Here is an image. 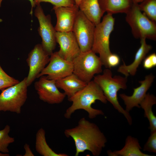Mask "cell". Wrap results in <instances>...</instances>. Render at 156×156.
I'll list each match as a JSON object with an SVG mask.
<instances>
[{
  "label": "cell",
  "mask_w": 156,
  "mask_h": 156,
  "mask_svg": "<svg viewBox=\"0 0 156 156\" xmlns=\"http://www.w3.org/2000/svg\"><path fill=\"white\" fill-rule=\"evenodd\" d=\"M64 134L66 137H71L74 141L75 156L86 151L90 152L94 156H99L107 142L99 127L84 117L79 120L77 126L65 129Z\"/></svg>",
  "instance_id": "1"
},
{
  "label": "cell",
  "mask_w": 156,
  "mask_h": 156,
  "mask_svg": "<svg viewBox=\"0 0 156 156\" xmlns=\"http://www.w3.org/2000/svg\"><path fill=\"white\" fill-rule=\"evenodd\" d=\"M68 100L72 102V104L64 114V117L67 119L70 118L73 113L80 109L86 111L90 119L94 118L99 115H104L102 110L94 108L92 105L96 100L104 104L107 101L101 88L93 80L87 83L84 88Z\"/></svg>",
  "instance_id": "2"
},
{
  "label": "cell",
  "mask_w": 156,
  "mask_h": 156,
  "mask_svg": "<svg viewBox=\"0 0 156 156\" xmlns=\"http://www.w3.org/2000/svg\"><path fill=\"white\" fill-rule=\"evenodd\" d=\"M93 80L100 86L107 101L120 113L123 114L130 125L132 123V118L129 112L127 111L120 105L118 100L117 93L121 89L127 88V77L120 75L112 77V71L109 68L104 70L103 73L94 77Z\"/></svg>",
  "instance_id": "3"
},
{
  "label": "cell",
  "mask_w": 156,
  "mask_h": 156,
  "mask_svg": "<svg viewBox=\"0 0 156 156\" xmlns=\"http://www.w3.org/2000/svg\"><path fill=\"white\" fill-rule=\"evenodd\" d=\"M114 22L112 14L107 13L103 17L102 21L95 27L91 50L99 54L103 65L106 68H108L107 57L112 53L109 48V38L114 30Z\"/></svg>",
  "instance_id": "4"
},
{
  "label": "cell",
  "mask_w": 156,
  "mask_h": 156,
  "mask_svg": "<svg viewBox=\"0 0 156 156\" xmlns=\"http://www.w3.org/2000/svg\"><path fill=\"white\" fill-rule=\"evenodd\" d=\"M126 14V20L130 26L132 33L135 38L156 40L155 23L142 12L138 3L133 2L131 7Z\"/></svg>",
  "instance_id": "5"
},
{
  "label": "cell",
  "mask_w": 156,
  "mask_h": 156,
  "mask_svg": "<svg viewBox=\"0 0 156 156\" xmlns=\"http://www.w3.org/2000/svg\"><path fill=\"white\" fill-rule=\"evenodd\" d=\"M73 73L87 83L92 80L95 75L103 71L101 60L91 50L81 52L72 61Z\"/></svg>",
  "instance_id": "6"
},
{
  "label": "cell",
  "mask_w": 156,
  "mask_h": 156,
  "mask_svg": "<svg viewBox=\"0 0 156 156\" xmlns=\"http://www.w3.org/2000/svg\"><path fill=\"white\" fill-rule=\"evenodd\" d=\"M26 77L18 83L2 90L0 94V112L21 113L22 107L27 99Z\"/></svg>",
  "instance_id": "7"
},
{
  "label": "cell",
  "mask_w": 156,
  "mask_h": 156,
  "mask_svg": "<svg viewBox=\"0 0 156 156\" xmlns=\"http://www.w3.org/2000/svg\"><path fill=\"white\" fill-rule=\"evenodd\" d=\"M95 26L79 10L74 25L73 32L81 52L91 50Z\"/></svg>",
  "instance_id": "8"
},
{
  "label": "cell",
  "mask_w": 156,
  "mask_h": 156,
  "mask_svg": "<svg viewBox=\"0 0 156 156\" xmlns=\"http://www.w3.org/2000/svg\"><path fill=\"white\" fill-rule=\"evenodd\" d=\"M34 14L39 23L38 31L42 38L41 44L44 50L50 56L56 47V31L51 23L50 15H45L40 4L37 5Z\"/></svg>",
  "instance_id": "9"
},
{
  "label": "cell",
  "mask_w": 156,
  "mask_h": 156,
  "mask_svg": "<svg viewBox=\"0 0 156 156\" xmlns=\"http://www.w3.org/2000/svg\"><path fill=\"white\" fill-rule=\"evenodd\" d=\"M50 56L48 65L39 75L37 78L47 75L48 79L56 81L73 73L72 61L62 58L57 51L53 52Z\"/></svg>",
  "instance_id": "10"
},
{
  "label": "cell",
  "mask_w": 156,
  "mask_h": 156,
  "mask_svg": "<svg viewBox=\"0 0 156 156\" xmlns=\"http://www.w3.org/2000/svg\"><path fill=\"white\" fill-rule=\"evenodd\" d=\"M49 55L44 50L41 44L36 45L30 51L26 60L29 70L26 77L27 86H30L48 64Z\"/></svg>",
  "instance_id": "11"
},
{
  "label": "cell",
  "mask_w": 156,
  "mask_h": 156,
  "mask_svg": "<svg viewBox=\"0 0 156 156\" xmlns=\"http://www.w3.org/2000/svg\"><path fill=\"white\" fill-rule=\"evenodd\" d=\"M39 78V80L34 83V88L40 99L51 104L62 103L66 96L59 90L55 81L49 79L45 75Z\"/></svg>",
  "instance_id": "12"
},
{
  "label": "cell",
  "mask_w": 156,
  "mask_h": 156,
  "mask_svg": "<svg viewBox=\"0 0 156 156\" xmlns=\"http://www.w3.org/2000/svg\"><path fill=\"white\" fill-rule=\"evenodd\" d=\"M56 38L57 43L60 46L57 53L63 59L72 61L81 52L78 44L72 31H56Z\"/></svg>",
  "instance_id": "13"
},
{
  "label": "cell",
  "mask_w": 156,
  "mask_h": 156,
  "mask_svg": "<svg viewBox=\"0 0 156 156\" xmlns=\"http://www.w3.org/2000/svg\"><path fill=\"white\" fill-rule=\"evenodd\" d=\"M57 18L55 27L56 31L67 32L73 31L74 25L79 11L75 4L68 7L53 6Z\"/></svg>",
  "instance_id": "14"
},
{
  "label": "cell",
  "mask_w": 156,
  "mask_h": 156,
  "mask_svg": "<svg viewBox=\"0 0 156 156\" xmlns=\"http://www.w3.org/2000/svg\"><path fill=\"white\" fill-rule=\"evenodd\" d=\"M155 77L152 73L146 76L144 80L139 81L140 86L133 89V93L131 96H129L125 94H119L126 106L125 109L127 111L129 112L134 107L140 108V104L151 86Z\"/></svg>",
  "instance_id": "15"
},
{
  "label": "cell",
  "mask_w": 156,
  "mask_h": 156,
  "mask_svg": "<svg viewBox=\"0 0 156 156\" xmlns=\"http://www.w3.org/2000/svg\"><path fill=\"white\" fill-rule=\"evenodd\" d=\"M146 39H140L141 45L136 52L134 61L131 64L127 65L123 61V64L120 66L117 70L119 72L127 77L129 75H135L139 65L146 57V55L152 48L151 45L147 44Z\"/></svg>",
  "instance_id": "16"
},
{
  "label": "cell",
  "mask_w": 156,
  "mask_h": 156,
  "mask_svg": "<svg viewBox=\"0 0 156 156\" xmlns=\"http://www.w3.org/2000/svg\"><path fill=\"white\" fill-rule=\"evenodd\" d=\"M57 86L62 90L68 99L84 88L87 84L72 73L55 81Z\"/></svg>",
  "instance_id": "17"
},
{
  "label": "cell",
  "mask_w": 156,
  "mask_h": 156,
  "mask_svg": "<svg viewBox=\"0 0 156 156\" xmlns=\"http://www.w3.org/2000/svg\"><path fill=\"white\" fill-rule=\"evenodd\" d=\"M139 141L136 138L128 136L125 140V145L120 150L107 151L109 156H152L143 153Z\"/></svg>",
  "instance_id": "18"
},
{
  "label": "cell",
  "mask_w": 156,
  "mask_h": 156,
  "mask_svg": "<svg viewBox=\"0 0 156 156\" xmlns=\"http://www.w3.org/2000/svg\"><path fill=\"white\" fill-rule=\"evenodd\" d=\"M79 10L96 26L101 22L104 13L98 0H81L78 6Z\"/></svg>",
  "instance_id": "19"
},
{
  "label": "cell",
  "mask_w": 156,
  "mask_h": 156,
  "mask_svg": "<svg viewBox=\"0 0 156 156\" xmlns=\"http://www.w3.org/2000/svg\"><path fill=\"white\" fill-rule=\"evenodd\" d=\"M101 8L105 13H126L133 4L131 0H98Z\"/></svg>",
  "instance_id": "20"
},
{
  "label": "cell",
  "mask_w": 156,
  "mask_h": 156,
  "mask_svg": "<svg viewBox=\"0 0 156 156\" xmlns=\"http://www.w3.org/2000/svg\"><path fill=\"white\" fill-rule=\"evenodd\" d=\"M156 104V97L153 94H146L145 98L140 104V107L144 111V116L149 123L151 133L156 131V117L152 110L153 105Z\"/></svg>",
  "instance_id": "21"
},
{
  "label": "cell",
  "mask_w": 156,
  "mask_h": 156,
  "mask_svg": "<svg viewBox=\"0 0 156 156\" xmlns=\"http://www.w3.org/2000/svg\"><path fill=\"white\" fill-rule=\"evenodd\" d=\"M35 149L37 152L43 156H68L65 153H57L48 144L46 139L45 131L41 128L37 131L36 136Z\"/></svg>",
  "instance_id": "22"
},
{
  "label": "cell",
  "mask_w": 156,
  "mask_h": 156,
  "mask_svg": "<svg viewBox=\"0 0 156 156\" xmlns=\"http://www.w3.org/2000/svg\"><path fill=\"white\" fill-rule=\"evenodd\" d=\"M138 4L141 11L151 20L156 21V0H144Z\"/></svg>",
  "instance_id": "23"
},
{
  "label": "cell",
  "mask_w": 156,
  "mask_h": 156,
  "mask_svg": "<svg viewBox=\"0 0 156 156\" xmlns=\"http://www.w3.org/2000/svg\"><path fill=\"white\" fill-rule=\"evenodd\" d=\"M10 130V126L7 125L3 129L0 130V152L2 153H8V146L15 141L14 138L9 135Z\"/></svg>",
  "instance_id": "24"
},
{
  "label": "cell",
  "mask_w": 156,
  "mask_h": 156,
  "mask_svg": "<svg viewBox=\"0 0 156 156\" xmlns=\"http://www.w3.org/2000/svg\"><path fill=\"white\" fill-rule=\"evenodd\" d=\"M20 81L7 74L0 65V90L16 85Z\"/></svg>",
  "instance_id": "25"
},
{
  "label": "cell",
  "mask_w": 156,
  "mask_h": 156,
  "mask_svg": "<svg viewBox=\"0 0 156 156\" xmlns=\"http://www.w3.org/2000/svg\"><path fill=\"white\" fill-rule=\"evenodd\" d=\"M35 5L40 4L41 2H49L56 7H68L75 4L74 0H34Z\"/></svg>",
  "instance_id": "26"
},
{
  "label": "cell",
  "mask_w": 156,
  "mask_h": 156,
  "mask_svg": "<svg viewBox=\"0 0 156 156\" xmlns=\"http://www.w3.org/2000/svg\"><path fill=\"white\" fill-rule=\"evenodd\" d=\"M144 151L156 153V131L151 133V135L143 147Z\"/></svg>",
  "instance_id": "27"
},
{
  "label": "cell",
  "mask_w": 156,
  "mask_h": 156,
  "mask_svg": "<svg viewBox=\"0 0 156 156\" xmlns=\"http://www.w3.org/2000/svg\"><path fill=\"white\" fill-rule=\"evenodd\" d=\"M143 62V66L146 69H151L156 66V54L153 53L145 57Z\"/></svg>",
  "instance_id": "28"
},
{
  "label": "cell",
  "mask_w": 156,
  "mask_h": 156,
  "mask_svg": "<svg viewBox=\"0 0 156 156\" xmlns=\"http://www.w3.org/2000/svg\"><path fill=\"white\" fill-rule=\"evenodd\" d=\"M120 59L119 56L116 54L112 53L107 57V60L108 68L117 66L120 63Z\"/></svg>",
  "instance_id": "29"
},
{
  "label": "cell",
  "mask_w": 156,
  "mask_h": 156,
  "mask_svg": "<svg viewBox=\"0 0 156 156\" xmlns=\"http://www.w3.org/2000/svg\"><path fill=\"white\" fill-rule=\"evenodd\" d=\"M24 149L25 151V153L24 156H34V154L31 151L29 146L27 144H25L24 146Z\"/></svg>",
  "instance_id": "30"
},
{
  "label": "cell",
  "mask_w": 156,
  "mask_h": 156,
  "mask_svg": "<svg viewBox=\"0 0 156 156\" xmlns=\"http://www.w3.org/2000/svg\"><path fill=\"white\" fill-rule=\"evenodd\" d=\"M2 0H0V7L1 6V3ZM29 0L30 1L31 3V5L32 8H31V10L30 12V13L31 14H32V8L33 7H34L36 5H35L34 3V0Z\"/></svg>",
  "instance_id": "31"
},
{
  "label": "cell",
  "mask_w": 156,
  "mask_h": 156,
  "mask_svg": "<svg viewBox=\"0 0 156 156\" xmlns=\"http://www.w3.org/2000/svg\"><path fill=\"white\" fill-rule=\"evenodd\" d=\"M133 3H138L144 0H131Z\"/></svg>",
  "instance_id": "32"
},
{
  "label": "cell",
  "mask_w": 156,
  "mask_h": 156,
  "mask_svg": "<svg viewBox=\"0 0 156 156\" xmlns=\"http://www.w3.org/2000/svg\"><path fill=\"white\" fill-rule=\"evenodd\" d=\"M10 155L8 153H3L0 152V156H9Z\"/></svg>",
  "instance_id": "33"
},
{
  "label": "cell",
  "mask_w": 156,
  "mask_h": 156,
  "mask_svg": "<svg viewBox=\"0 0 156 156\" xmlns=\"http://www.w3.org/2000/svg\"><path fill=\"white\" fill-rule=\"evenodd\" d=\"M75 4L78 7V6L81 0H74Z\"/></svg>",
  "instance_id": "34"
}]
</instances>
